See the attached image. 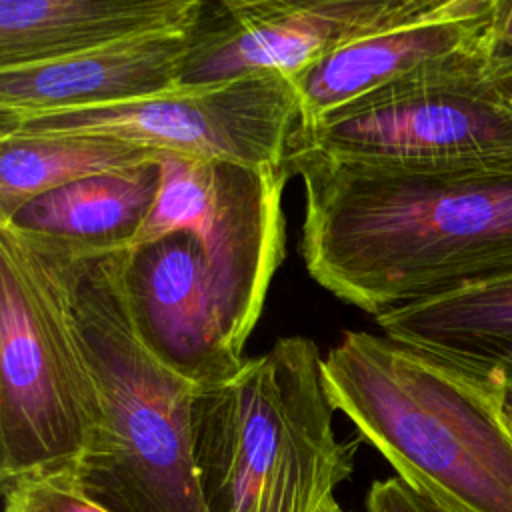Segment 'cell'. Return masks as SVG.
Listing matches in <instances>:
<instances>
[{"label": "cell", "mask_w": 512, "mask_h": 512, "mask_svg": "<svg viewBox=\"0 0 512 512\" xmlns=\"http://www.w3.org/2000/svg\"><path fill=\"white\" fill-rule=\"evenodd\" d=\"M304 186L300 256L374 318L512 268V162L376 166L288 154Z\"/></svg>", "instance_id": "6da1fadb"}, {"label": "cell", "mask_w": 512, "mask_h": 512, "mask_svg": "<svg viewBox=\"0 0 512 512\" xmlns=\"http://www.w3.org/2000/svg\"><path fill=\"white\" fill-rule=\"evenodd\" d=\"M332 400L396 476L446 512H512L506 398L386 334L348 330L324 356Z\"/></svg>", "instance_id": "7a4b0ae2"}, {"label": "cell", "mask_w": 512, "mask_h": 512, "mask_svg": "<svg viewBox=\"0 0 512 512\" xmlns=\"http://www.w3.org/2000/svg\"><path fill=\"white\" fill-rule=\"evenodd\" d=\"M324 356L278 338L228 378L198 386L194 460L208 512H320L354 474V442L334 432Z\"/></svg>", "instance_id": "3957f363"}, {"label": "cell", "mask_w": 512, "mask_h": 512, "mask_svg": "<svg viewBox=\"0 0 512 512\" xmlns=\"http://www.w3.org/2000/svg\"><path fill=\"white\" fill-rule=\"evenodd\" d=\"M124 252L68 254L72 310L100 410L68 478L108 512H208L194 460L198 386L140 340L122 290Z\"/></svg>", "instance_id": "277c9868"}, {"label": "cell", "mask_w": 512, "mask_h": 512, "mask_svg": "<svg viewBox=\"0 0 512 512\" xmlns=\"http://www.w3.org/2000/svg\"><path fill=\"white\" fill-rule=\"evenodd\" d=\"M100 410L70 256L0 226V484L74 476Z\"/></svg>", "instance_id": "5b68a950"}, {"label": "cell", "mask_w": 512, "mask_h": 512, "mask_svg": "<svg viewBox=\"0 0 512 512\" xmlns=\"http://www.w3.org/2000/svg\"><path fill=\"white\" fill-rule=\"evenodd\" d=\"M288 154L422 168L512 162V72L486 56L410 76L298 124Z\"/></svg>", "instance_id": "8992f818"}, {"label": "cell", "mask_w": 512, "mask_h": 512, "mask_svg": "<svg viewBox=\"0 0 512 512\" xmlns=\"http://www.w3.org/2000/svg\"><path fill=\"white\" fill-rule=\"evenodd\" d=\"M300 120L294 82L282 74H266L202 86L178 84L160 94L98 108L0 114V136L84 134L160 154L282 168Z\"/></svg>", "instance_id": "52a82bcc"}, {"label": "cell", "mask_w": 512, "mask_h": 512, "mask_svg": "<svg viewBox=\"0 0 512 512\" xmlns=\"http://www.w3.org/2000/svg\"><path fill=\"white\" fill-rule=\"evenodd\" d=\"M154 208L136 244L174 230L200 242L232 344L244 352L284 258L282 192L290 172L162 154Z\"/></svg>", "instance_id": "ba28073f"}, {"label": "cell", "mask_w": 512, "mask_h": 512, "mask_svg": "<svg viewBox=\"0 0 512 512\" xmlns=\"http://www.w3.org/2000/svg\"><path fill=\"white\" fill-rule=\"evenodd\" d=\"M440 0H206L182 86L298 78L332 50Z\"/></svg>", "instance_id": "9c48e42d"}, {"label": "cell", "mask_w": 512, "mask_h": 512, "mask_svg": "<svg viewBox=\"0 0 512 512\" xmlns=\"http://www.w3.org/2000/svg\"><path fill=\"white\" fill-rule=\"evenodd\" d=\"M122 290L140 340L196 386L232 376L246 360L224 328L206 258L188 230L124 252Z\"/></svg>", "instance_id": "30bf717a"}, {"label": "cell", "mask_w": 512, "mask_h": 512, "mask_svg": "<svg viewBox=\"0 0 512 512\" xmlns=\"http://www.w3.org/2000/svg\"><path fill=\"white\" fill-rule=\"evenodd\" d=\"M500 6L502 0H440L332 50L292 80L300 124L410 76L492 56Z\"/></svg>", "instance_id": "8fae6325"}, {"label": "cell", "mask_w": 512, "mask_h": 512, "mask_svg": "<svg viewBox=\"0 0 512 512\" xmlns=\"http://www.w3.org/2000/svg\"><path fill=\"white\" fill-rule=\"evenodd\" d=\"M192 28L128 38L34 66L0 70V114L120 104L178 86Z\"/></svg>", "instance_id": "7c38bea8"}, {"label": "cell", "mask_w": 512, "mask_h": 512, "mask_svg": "<svg viewBox=\"0 0 512 512\" xmlns=\"http://www.w3.org/2000/svg\"><path fill=\"white\" fill-rule=\"evenodd\" d=\"M382 334L512 398V268L376 316Z\"/></svg>", "instance_id": "4fadbf2b"}, {"label": "cell", "mask_w": 512, "mask_h": 512, "mask_svg": "<svg viewBox=\"0 0 512 512\" xmlns=\"http://www.w3.org/2000/svg\"><path fill=\"white\" fill-rule=\"evenodd\" d=\"M206 0H0V70L196 26Z\"/></svg>", "instance_id": "5bb4252c"}, {"label": "cell", "mask_w": 512, "mask_h": 512, "mask_svg": "<svg viewBox=\"0 0 512 512\" xmlns=\"http://www.w3.org/2000/svg\"><path fill=\"white\" fill-rule=\"evenodd\" d=\"M160 180V160L76 180L32 198L0 226L74 256L122 252L142 232Z\"/></svg>", "instance_id": "9a60e30c"}, {"label": "cell", "mask_w": 512, "mask_h": 512, "mask_svg": "<svg viewBox=\"0 0 512 512\" xmlns=\"http://www.w3.org/2000/svg\"><path fill=\"white\" fill-rule=\"evenodd\" d=\"M160 152L84 134L0 136V222L32 198L90 176L128 172Z\"/></svg>", "instance_id": "2e32d148"}, {"label": "cell", "mask_w": 512, "mask_h": 512, "mask_svg": "<svg viewBox=\"0 0 512 512\" xmlns=\"http://www.w3.org/2000/svg\"><path fill=\"white\" fill-rule=\"evenodd\" d=\"M4 492V512H108L86 498L68 476L28 478Z\"/></svg>", "instance_id": "e0dca14e"}, {"label": "cell", "mask_w": 512, "mask_h": 512, "mask_svg": "<svg viewBox=\"0 0 512 512\" xmlns=\"http://www.w3.org/2000/svg\"><path fill=\"white\" fill-rule=\"evenodd\" d=\"M364 512H446L398 476L376 480L364 498Z\"/></svg>", "instance_id": "ac0fdd59"}, {"label": "cell", "mask_w": 512, "mask_h": 512, "mask_svg": "<svg viewBox=\"0 0 512 512\" xmlns=\"http://www.w3.org/2000/svg\"><path fill=\"white\" fill-rule=\"evenodd\" d=\"M492 54L512 58V0H502V6L498 10Z\"/></svg>", "instance_id": "d6986e66"}, {"label": "cell", "mask_w": 512, "mask_h": 512, "mask_svg": "<svg viewBox=\"0 0 512 512\" xmlns=\"http://www.w3.org/2000/svg\"><path fill=\"white\" fill-rule=\"evenodd\" d=\"M320 512H346V510H344V508L338 504L336 496H332V498H328V500L322 504Z\"/></svg>", "instance_id": "ffe728a7"}, {"label": "cell", "mask_w": 512, "mask_h": 512, "mask_svg": "<svg viewBox=\"0 0 512 512\" xmlns=\"http://www.w3.org/2000/svg\"><path fill=\"white\" fill-rule=\"evenodd\" d=\"M494 56V54H492ZM494 58H498V60H502L504 64H508L510 68H512V58H506V56H494Z\"/></svg>", "instance_id": "44dd1931"}, {"label": "cell", "mask_w": 512, "mask_h": 512, "mask_svg": "<svg viewBox=\"0 0 512 512\" xmlns=\"http://www.w3.org/2000/svg\"><path fill=\"white\" fill-rule=\"evenodd\" d=\"M506 410H508V416L512 420V398H506Z\"/></svg>", "instance_id": "7402d4cb"}]
</instances>
